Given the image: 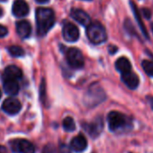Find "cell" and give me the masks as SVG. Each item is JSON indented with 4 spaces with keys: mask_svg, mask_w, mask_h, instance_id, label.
Wrapping results in <instances>:
<instances>
[{
    "mask_svg": "<svg viewBox=\"0 0 153 153\" xmlns=\"http://www.w3.org/2000/svg\"><path fill=\"white\" fill-rule=\"evenodd\" d=\"M36 32L39 36L45 35L54 25L55 14L51 8L39 7L36 10Z\"/></svg>",
    "mask_w": 153,
    "mask_h": 153,
    "instance_id": "1",
    "label": "cell"
},
{
    "mask_svg": "<svg viewBox=\"0 0 153 153\" xmlns=\"http://www.w3.org/2000/svg\"><path fill=\"white\" fill-rule=\"evenodd\" d=\"M107 121L110 131L114 132L126 131L131 127V119L127 115L117 111L110 112L107 116Z\"/></svg>",
    "mask_w": 153,
    "mask_h": 153,
    "instance_id": "2",
    "label": "cell"
},
{
    "mask_svg": "<svg viewBox=\"0 0 153 153\" xmlns=\"http://www.w3.org/2000/svg\"><path fill=\"white\" fill-rule=\"evenodd\" d=\"M87 36L94 44H101L107 39V34L105 27L98 22L90 23L87 26Z\"/></svg>",
    "mask_w": 153,
    "mask_h": 153,
    "instance_id": "3",
    "label": "cell"
},
{
    "mask_svg": "<svg viewBox=\"0 0 153 153\" xmlns=\"http://www.w3.org/2000/svg\"><path fill=\"white\" fill-rule=\"evenodd\" d=\"M67 61L73 68H81L84 66V57L82 52L76 48H70L67 51Z\"/></svg>",
    "mask_w": 153,
    "mask_h": 153,
    "instance_id": "4",
    "label": "cell"
},
{
    "mask_svg": "<svg viewBox=\"0 0 153 153\" xmlns=\"http://www.w3.org/2000/svg\"><path fill=\"white\" fill-rule=\"evenodd\" d=\"M11 148L14 151L19 153H34L35 149L33 144L24 139H17L11 142Z\"/></svg>",
    "mask_w": 153,
    "mask_h": 153,
    "instance_id": "5",
    "label": "cell"
},
{
    "mask_svg": "<svg viewBox=\"0 0 153 153\" xmlns=\"http://www.w3.org/2000/svg\"><path fill=\"white\" fill-rule=\"evenodd\" d=\"M62 35L65 41L68 42H75L79 38V30L75 25L71 23H66L63 25Z\"/></svg>",
    "mask_w": 153,
    "mask_h": 153,
    "instance_id": "6",
    "label": "cell"
},
{
    "mask_svg": "<svg viewBox=\"0 0 153 153\" xmlns=\"http://www.w3.org/2000/svg\"><path fill=\"white\" fill-rule=\"evenodd\" d=\"M21 108H22V105H21L20 101L14 97H9V98L6 99L2 105L3 111L11 115L18 114L20 112Z\"/></svg>",
    "mask_w": 153,
    "mask_h": 153,
    "instance_id": "7",
    "label": "cell"
},
{
    "mask_svg": "<svg viewBox=\"0 0 153 153\" xmlns=\"http://www.w3.org/2000/svg\"><path fill=\"white\" fill-rule=\"evenodd\" d=\"M122 81L130 88V89H136L140 84V79L136 73L132 72L131 70L122 73L121 74Z\"/></svg>",
    "mask_w": 153,
    "mask_h": 153,
    "instance_id": "8",
    "label": "cell"
},
{
    "mask_svg": "<svg viewBox=\"0 0 153 153\" xmlns=\"http://www.w3.org/2000/svg\"><path fill=\"white\" fill-rule=\"evenodd\" d=\"M29 6L25 0H15L12 7V13L16 17H24L29 14Z\"/></svg>",
    "mask_w": 153,
    "mask_h": 153,
    "instance_id": "9",
    "label": "cell"
},
{
    "mask_svg": "<svg viewBox=\"0 0 153 153\" xmlns=\"http://www.w3.org/2000/svg\"><path fill=\"white\" fill-rule=\"evenodd\" d=\"M70 16L75 21H76L83 26H88L91 23L90 16L85 11H83L81 9L73 8L70 11Z\"/></svg>",
    "mask_w": 153,
    "mask_h": 153,
    "instance_id": "10",
    "label": "cell"
},
{
    "mask_svg": "<svg viewBox=\"0 0 153 153\" xmlns=\"http://www.w3.org/2000/svg\"><path fill=\"white\" fill-rule=\"evenodd\" d=\"M70 147L76 152H81V151L85 150L86 148L88 147V141H87L86 137L82 134L76 136L71 140Z\"/></svg>",
    "mask_w": 153,
    "mask_h": 153,
    "instance_id": "11",
    "label": "cell"
},
{
    "mask_svg": "<svg viewBox=\"0 0 153 153\" xmlns=\"http://www.w3.org/2000/svg\"><path fill=\"white\" fill-rule=\"evenodd\" d=\"M16 32L21 38L26 39L31 35L32 26H31L30 23L26 20L19 21L16 24Z\"/></svg>",
    "mask_w": 153,
    "mask_h": 153,
    "instance_id": "12",
    "label": "cell"
},
{
    "mask_svg": "<svg viewBox=\"0 0 153 153\" xmlns=\"http://www.w3.org/2000/svg\"><path fill=\"white\" fill-rule=\"evenodd\" d=\"M4 76H5V79L18 80L23 76V72L20 68H18L15 65H10L5 68Z\"/></svg>",
    "mask_w": 153,
    "mask_h": 153,
    "instance_id": "13",
    "label": "cell"
},
{
    "mask_svg": "<svg viewBox=\"0 0 153 153\" xmlns=\"http://www.w3.org/2000/svg\"><path fill=\"white\" fill-rule=\"evenodd\" d=\"M4 91L10 96H16L19 92V84L16 79H5L3 83Z\"/></svg>",
    "mask_w": 153,
    "mask_h": 153,
    "instance_id": "14",
    "label": "cell"
},
{
    "mask_svg": "<svg viewBox=\"0 0 153 153\" xmlns=\"http://www.w3.org/2000/svg\"><path fill=\"white\" fill-rule=\"evenodd\" d=\"M115 68L122 74L131 70V64L125 57H121L115 61Z\"/></svg>",
    "mask_w": 153,
    "mask_h": 153,
    "instance_id": "15",
    "label": "cell"
},
{
    "mask_svg": "<svg viewBox=\"0 0 153 153\" xmlns=\"http://www.w3.org/2000/svg\"><path fill=\"white\" fill-rule=\"evenodd\" d=\"M103 125H104L103 119L98 118L94 123H90L87 130H88V132L90 133V135L92 137H97L101 133V131L103 130Z\"/></svg>",
    "mask_w": 153,
    "mask_h": 153,
    "instance_id": "16",
    "label": "cell"
},
{
    "mask_svg": "<svg viewBox=\"0 0 153 153\" xmlns=\"http://www.w3.org/2000/svg\"><path fill=\"white\" fill-rule=\"evenodd\" d=\"M131 9H132V12H133V15L136 18V21L138 22V25L143 33V35L145 36L146 39H149V34L147 33V30H146V27L142 22V18H141V16H140V13L139 12L138 8H137V6L133 3V2H131Z\"/></svg>",
    "mask_w": 153,
    "mask_h": 153,
    "instance_id": "17",
    "label": "cell"
},
{
    "mask_svg": "<svg viewBox=\"0 0 153 153\" xmlns=\"http://www.w3.org/2000/svg\"><path fill=\"white\" fill-rule=\"evenodd\" d=\"M141 66L143 70L149 76H153V61L144 59L141 61Z\"/></svg>",
    "mask_w": 153,
    "mask_h": 153,
    "instance_id": "18",
    "label": "cell"
},
{
    "mask_svg": "<svg viewBox=\"0 0 153 153\" xmlns=\"http://www.w3.org/2000/svg\"><path fill=\"white\" fill-rule=\"evenodd\" d=\"M63 128L67 131H73L76 129V124L73 118H71L70 116L66 117L63 120Z\"/></svg>",
    "mask_w": 153,
    "mask_h": 153,
    "instance_id": "19",
    "label": "cell"
},
{
    "mask_svg": "<svg viewBox=\"0 0 153 153\" xmlns=\"http://www.w3.org/2000/svg\"><path fill=\"white\" fill-rule=\"evenodd\" d=\"M8 51L10 53L11 56L13 57H22L25 55V51L23 48H21L20 46H16V45H13V46H10L8 48Z\"/></svg>",
    "mask_w": 153,
    "mask_h": 153,
    "instance_id": "20",
    "label": "cell"
},
{
    "mask_svg": "<svg viewBox=\"0 0 153 153\" xmlns=\"http://www.w3.org/2000/svg\"><path fill=\"white\" fill-rule=\"evenodd\" d=\"M124 27H125L126 31H127V32H129L131 34H132V35H134V34H135V35H137L136 31H135V28L133 27V25H132L131 22L129 19H126V20H125Z\"/></svg>",
    "mask_w": 153,
    "mask_h": 153,
    "instance_id": "21",
    "label": "cell"
},
{
    "mask_svg": "<svg viewBox=\"0 0 153 153\" xmlns=\"http://www.w3.org/2000/svg\"><path fill=\"white\" fill-rule=\"evenodd\" d=\"M7 33H8V31H7V27H5L2 25H0V38L5 37L6 35H7Z\"/></svg>",
    "mask_w": 153,
    "mask_h": 153,
    "instance_id": "22",
    "label": "cell"
},
{
    "mask_svg": "<svg viewBox=\"0 0 153 153\" xmlns=\"http://www.w3.org/2000/svg\"><path fill=\"white\" fill-rule=\"evenodd\" d=\"M142 14H143V16L146 17V18H150V16H151V13H150V11L148 9V8H143L142 9Z\"/></svg>",
    "mask_w": 153,
    "mask_h": 153,
    "instance_id": "23",
    "label": "cell"
},
{
    "mask_svg": "<svg viewBox=\"0 0 153 153\" xmlns=\"http://www.w3.org/2000/svg\"><path fill=\"white\" fill-rule=\"evenodd\" d=\"M43 153H55L54 148L51 147V146H50V148H49V147H46V148L44 149Z\"/></svg>",
    "mask_w": 153,
    "mask_h": 153,
    "instance_id": "24",
    "label": "cell"
},
{
    "mask_svg": "<svg viewBox=\"0 0 153 153\" xmlns=\"http://www.w3.org/2000/svg\"><path fill=\"white\" fill-rule=\"evenodd\" d=\"M108 50H109V52H110L111 54H114V53L117 51V50H118V49H117V47H116V46H112V45H111V46L108 48Z\"/></svg>",
    "mask_w": 153,
    "mask_h": 153,
    "instance_id": "25",
    "label": "cell"
},
{
    "mask_svg": "<svg viewBox=\"0 0 153 153\" xmlns=\"http://www.w3.org/2000/svg\"><path fill=\"white\" fill-rule=\"evenodd\" d=\"M0 153H8V151L6 147L0 145Z\"/></svg>",
    "mask_w": 153,
    "mask_h": 153,
    "instance_id": "26",
    "label": "cell"
},
{
    "mask_svg": "<svg viewBox=\"0 0 153 153\" xmlns=\"http://www.w3.org/2000/svg\"><path fill=\"white\" fill-rule=\"evenodd\" d=\"M147 99H148V102L149 103L150 106L153 108V97H148Z\"/></svg>",
    "mask_w": 153,
    "mask_h": 153,
    "instance_id": "27",
    "label": "cell"
},
{
    "mask_svg": "<svg viewBox=\"0 0 153 153\" xmlns=\"http://www.w3.org/2000/svg\"><path fill=\"white\" fill-rule=\"evenodd\" d=\"M35 1L39 4H45L49 2V0H35Z\"/></svg>",
    "mask_w": 153,
    "mask_h": 153,
    "instance_id": "28",
    "label": "cell"
},
{
    "mask_svg": "<svg viewBox=\"0 0 153 153\" xmlns=\"http://www.w3.org/2000/svg\"><path fill=\"white\" fill-rule=\"evenodd\" d=\"M2 14H3V11H2L1 7H0V16H2Z\"/></svg>",
    "mask_w": 153,
    "mask_h": 153,
    "instance_id": "29",
    "label": "cell"
},
{
    "mask_svg": "<svg viewBox=\"0 0 153 153\" xmlns=\"http://www.w3.org/2000/svg\"><path fill=\"white\" fill-rule=\"evenodd\" d=\"M1 97H2V93H1V90H0V98H1Z\"/></svg>",
    "mask_w": 153,
    "mask_h": 153,
    "instance_id": "30",
    "label": "cell"
},
{
    "mask_svg": "<svg viewBox=\"0 0 153 153\" xmlns=\"http://www.w3.org/2000/svg\"><path fill=\"white\" fill-rule=\"evenodd\" d=\"M151 30H152V32H153V24L151 25Z\"/></svg>",
    "mask_w": 153,
    "mask_h": 153,
    "instance_id": "31",
    "label": "cell"
},
{
    "mask_svg": "<svg viewBox=\"0 0 153 153\" xmlns=\"http://www.w3.org/2000/svg\"><path fill=\"white\" fill-rule=\"evenodd\" d=\"M85 1H90V0H85Z\"/></svg>",
    "mask_w": 153,
    "mask_h": 153,
    "instance_id": "32",
    "label": "cell"
},
{
    "mask_svg": "<svg viewBox=\"0 0 153 153\" xmlns=\"http://www.w3.org/2000/svg\"><path fill=\"white\" fill-rule=\"evenodd\" d=\"M1 1H6V0H1Z\"/></svg>",
    "mask_w": 153,
    "mask_h": 153,
    "instance_id": "33",
    "label": "cell"
}]
</instances>
